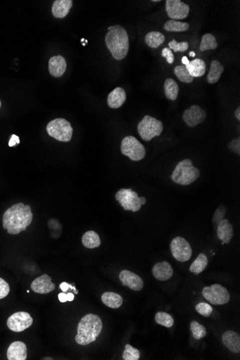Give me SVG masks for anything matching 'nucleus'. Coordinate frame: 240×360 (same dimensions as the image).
I'll use <instances>...</instances> for the list:
<instances>
[{
	"label": "nucleus",
	"mask_w": 240,
	"mask_h": 360,
	"mask_svg": "<svg viewBox=\"0 0 240 360\" xmlns=\"http://www.w3.org/2000/svg\"><path fill=\"white\" fill-rule=\"evenodd\" d=\"M155 320L158 325L171 328L174 325V320L172 316L165 312H158L155 317Z\"/></svg>",
	"instance_id": "33"
},
{
	"label": "nucleus",
	"mask_w": 240,
	"mask_h": 360,
	"mask_svg": "<svg viewBox=\"0 0 240 360\" xmlns=\"http://www.w3.org/2000/svg\"><path fill=\"white\" fill-rule=\"evenodd\" d=\"M122 286H127L129 289L135 291H140L144 287L143 279L135 273L130 271L124 270L121 271L119 276Z\"/></svg>",
	"instance_id": "14"
},
{
	"label": "nucleus",
	"mask_w": 240,
	"mask_h": 360,
	"mask_svg": "<svg viewBox=\"0 0 240 360\" xmlns=\"http://www.w3.org/2000/svg\"><path fill=\"white\" fill-rule=\"evenodd\" d=\"M225 71V68L219 60H215L211 63L210 72L207 75V81L210 84L218 82L221 78L222 73Z\"/></svg>",
	"instance_id": "24"
},
{
	"label": "nucleus",
	"mask_w": 240,
	"mask_h": 360,
	"mask_svg": "<svg viewBox=\"0 0 240 360\" xmlns=\"http://www.w3.org/2000/svg\"><path fill=\"white\" fill-rule=\"evenodd\" d=\"M189 23L179 20L170 19L164 24V30L168 32H185L189 29Z\"/></svg>",
	"instance_id": "29"
},
{
	"label": "nucleus",
	"mask_w": 240,
	"mask_h": 360,
	"mask_svg": "<svg viewBox=\"0 0 240 360\" xmlns=\"http://www.w3.org/2000/svg\"><path fill=\"white\" fill-rule=\"evenodd\" d=\"M185 67L191 76L194 78L203 76L207 69L205 61L200 58H196L192 61H189V64L185 65Z\"/></svg>",
	"instance_id": "23"
},
{
	"label": "nucleus",
	"mask_w": 240,
	"mask_h": 360,
	"mask_svg": "<svg viewBox=\"0 0 240 360\" xmlns=\"http://www.w3.org/2000/svg\"><path fill=\"white\" fill-rule=\"evenodd\" d=\"M121 152L133 161L144 159L146 155L144 145L133 136H127L122 140Z\"/></svg>",
	"instance_id": "7"
},
{
	"label": "nucleus",
	"mask_w": 240,
	"mask_h": 360,
	"mask_svg": "<svg viewBox=\"0 0 240 360\" xmlns=\"http://www.w3.org/2000/svg\"><path fill=\"white\" fill-rule=\"evenodd\" d=\"M235 117H236L237 119H238V120H240V106H238V108H237L236 110H235Z\"/></svg>",
	"instance_id": "45"
},
{
	"label": "nucleus",
	"mask_w": 240,
	"mask_h": 360,
	"mask_svg": "<svg viewBox=\"0 0 240 360\" xmlns=\"http://www.w3.org/2000/svg\"><path fill=\"white\" fill-rule=\"evenodd\" d=\"M102 301L104 305L111 309H118L123 304V299L120 294L113 292H105L102 294Z\"/></svg>",
	"instance_id": "25"
},
{
	"label": "nucleus",
	"mask_w": 240,
	"mask_h": 360,
	"mask_svg": "<svg viewBox=\"0 0 240 360\" xmlns=\"http://www.w3.org/2000/svg\"><path fill=\"white\" fill-rule=\"evenodd\" d=\"M196 310L201 315L205 317H209L213 312V308L211 307L207 303H199L196 306Z\"/></svg>",
	"instance_id": "37"
},
{
	"label": "nucleus",
	"mask_w": 240,
	"mask_h": 360,
	"mask_svg": "<svg viewBox=\"0 0 240 360\" xmlns=\"http://www.w3.org/2000/svg\"><path fill=\"white\" fill-rule=\"evenodd\" d=\"M55 285L52 283L51 278L47 274H43L35 278L31 284V289L39 294H47L54 291Z\"/></svg>",
	"instance_id": "15"
},
{
	"label": "nucleus",
	"mask_w": 240,
	"mask_h": 360,
	"mask_svg": "<svg viewBox=\"0 0 240 360\" xmlns=\"http://www.w3.org/2000/svg\"><path fill=\"white\" fill-rule=\"evenodd\" d=\"M42 360H53V358H42Z\"/></svg>",
	"instance_id": "50"
},
{
	"label": "nucleus",
	"mask_w": 240,
	"mask_h": 360,
	"mask_svg": "<svg viewBox=\"0 0 240 360\" xmlns=\"http://www.w3.org/2000/svg\"><path fill=\"white\" fill-rule=\"evenodd\" d=\"M207 118V112L199 105H192L183 114V119L189 127H197Z\"/></svg>",
	"instance_id": "13"
},
{
	"label": "nucleus",
	"mask_w": 240,
	"mask_h": 360,
	"mask_svg": "<svg viewBox=\"0 0 240 360\" xmlns=\"http://www.w3.org/2000/svg\"><path fill=\"white\" fill-rule=\"evenodd\" d=\"M234 235L233 226L228 219H222L217 225V237L222 240V244H229Z\"/></svg>",
	"instance_id": "19"
},
{
	"label": "nucleus",
	"mask_w": 240,
	"mask_h": 360,
	"mask_svg": "<svg viewBox=\"0 0 240 360\" xmlns=\"http://www.w3.org/2000/svg\"><path fill=\"white\" fill-rule=\"evenodd\" d=\"M165 39L166 37L163 33L158 32V31H153V32H148L145 35V40L148 46L151 48H157L160 45H162L165 41Z\"/></svg>",
	"instance_id": "28"
},
{
	"label": "nucleus",
	"mask_w": 240,
	"mask_h": 360,
	"mask_svg": "<svg viewBox=\"0 0 240 360\" xmlns=\"http://www.w3.org/2000/svg\"><path fill=\"white\" fill-rule=\"evenodd\" d=\"M218 47V42L215 36L212 33H207L203 35L200 44L201 51L207 50H215Z\"/></svg>",
	"instance_id": "31"
},
{
	"label": "nucleus",
	"mask_w": 240,
	"mask_h": 360,
	"mask_svg": "<svg viewBox=\"0 0 240 360\" xmlns=\"http://www.w3.org/2000/svg\"><path fill=\"white\" fill-rule=\"evenodd\" d=\"M225 214H226V207L224 205H220V207L217 208L216 212H215L213 215V221L214 223L216 225H218V224L224 219L225 217Z\"/></svg>",
	"instance_id": "38"
},
{
	"label": "nucleus",
	"mask_w": 240,
	"mask_h": 360,
	"mask_svg": "<svg viewBox=\"0 0 240 360\" xmlns=\"http://www.w3.org/2000/svg\"><path fill=\"white\" fill-rule=\"evenodd\" d=\"M33 218L30 205L23 203L14 204L6 210L3 215V228L9 235H17L26 230Z\"/></svg>",
	"instance_id": "1"
},
{
	"label": "nucleus",
	"mask_w": 240,
	"mask_h": 360,
	"mask_svg": "<svg viewBox=\"0 0 240 360\" xmlns=\"http://www.w3.org/2000/svg\"><path fill=\"white\" fill-rule=\"evenodd\" d=\"M200 175L201 172L199 168L193 165L192 160L185 159L181 160L176 165L171 175V179L177 184L188 186L195 182Z\"/></svg>",
	"instance_id": "4"
},
{
	"label": "nucleus",
	"mask_w": 240,
	"mask_h": 360,
	"mask_svg": "<svg viewBox=\"0 0 240 360\" xmlns=\"http://www.w3.org/2000/svg\"><path fill=\"white\" fill-rule=\"evenodd\" d=\"M19 143V138L18 136L15 135H12L11 137L10 140L9 141V146L13 147L14 145H17Z\"/></svg>",
	"instance_id": "42"
},
{
	"label": "nucleus",
	"mask_w": 240,
	"mask_h": 360,
	"mask_svg": "<svg viewBox=\"0 0 240 360\" xmlns=\"http://www.w3.org/2000/svg\"><path fill=\"white\" fill-rule=\"evenodd\" d=\"M49 72L54 77H61L66 69V61L62 55H55L49 60Z\"/></svg>",
	"instance_id": "20"
},
{
	"label": "nucleus",
	"mask_w": 240,
	"mask_h": 360,
	"mask_svg": "<svg viewBox=\"0 0 240 360\" xmlns=\"http://www.w3.org/2000/svg\"><path fill=\"white\" fill-rule=\"evenodd\" d=\"M115 199L125 211L137 212L143 206L138 194L131 189H121L116 194Z\"/></svg>",
	"instance_id": "9"
},
{
	"label": "nucleus",
	"mask_w": 240,
	"mask_h": 360,
	"mask_svg": "<svg viewBox=\"0 0 240 360\" xmlns=\"http://www.w3.org/2000/svg\"><path fill=\"white\" fill-rule=\"evenodd\" d=\"M222 343L230 352L240 353V336L239 334L233 331H227L222 335Z\"/></svg>",
	"instance_id": "18"
},
{
	"label": "nucleus",
	"mask_w": 240,
	"mask_h": 360,
	"mask_svg": "<svg viewBox=\"0 0 240 360\" xmlns=\"http://www.w3.org/2000/svg\"><path fill=\"white\" fill-rule=\"evenodd\" d=\"M73 299H74V294H72V293H68L67 294V301H73Z\"/></svg>",
	"instance_id": "46"
},
{
	"label": "nucleus",
	"mask_w": 240,
	"mask_h": 360,
	"mask_svg": "<svg viewBox=\"0 0 240 360\" xmlns=\"http://www.w3.org/2000/svg\"><path fill=\"white\" fill-rule=\"evenodd\" d=\"M153 275L158 281H166L172 277L174 270L168 262H161L153 266Z\"/></svg>",
	"instance_id": "17"
},
{
	"label": "nucleus",
	"mask_w": 240,
	"mask_h": 360,
	"mask_svg": "<svg viewBox=\"0 0 240 360\" xmlns=\"http://www.w3.org/2000/svg\"><path fill=\"white\" fill-rule=\"evenodd\" d=\"M140 201H141L142 205H145L146 204V199L145 197H140Z\"/></svg>",
	"instance_id": "48"
},
{
	"label": "nucleus",
	"mask_w": 240,
	"mask_h": 360,
	"mask_svg": "<svg viewBox=\"0 0 240 360\" xmlns=\"http://www.w3.org/2000/svg\"><path fill=\"white\" fill-rule=\"evenodd\" d=\"M208 259L207 257L206 256L204 253H201L199 255L198 258L194 260V263H192V266H190V271L192 273H195V274L198 275L199 273H202L206 269L207 266H208Z\"/></svg>",
	"instance_id": "30"
},
{
	"label": "nucleus",
	"mask_w": 240,
	"mask_h": 360,
	"mask_svg": "<svg viewBox=\"0 0 240 360\" xmlns=\"http://www.w3.org/2000/svg\"><path fill=\"white\" fill-rule=\"evenodd\" d=\"M174 73L181 82L189 83L194 81V77L191 76L185 65H177L174 68Z\"/></svg>",
	"instance_id": "32"
},
{
	"label": "nucleus",
	"mask_w": 240,
	"mask_h": 360,
	"mask_svg": "<svg viewBox=\"0 0 240 360\" xmlns=\"http://www.w3.org/2000/svg\"><path fill=\"white\" fill-rule=\"evenodd\" d=\"M189 55H190L191 57H195L196 53L194 51H191L190 53H189Z\"/></svg>",
	"instance_id": "49"
},
{
	"label": "nucleus",
	"mask_w": 240,
	"mask_h": 360,
	"mask_svg": "<svg viewBox=\"0 0 240 360\" xmlns=\"http://www.w3.org/2000/svg\"><path fill=\"white\" fill-rule=\"evenodd\" d=\"M127 99L126 92L120 87L115 88L109 93L107 98V103L109 107L112 109H118L123 105Z\"/></svg>",
	"instance_id": "21"
},
{
	"label": "nucleus",
	"mask_w": 240,
	"mask_h": 360,
	"mask_svg": "<svg viewBox=\"0 0 240 360\" xmlns=\"http://www.w3.org/2000/svg\"><path fill=\"white\" fill-rule=\"evenodd\" d=\"M103 329L102 319L98 315L86 314L80 321L75 341L80 345H88L95 342Z\"/></svg>",
	"instance_id": "2"
},
{
	"label": "nucleus",
	"mask_w": 240,
	"mask_h": 360,
	"mask_svg": "<svg viewBox=\"0 0 240 360\" xmlns=\"http://www.w3.org/2000/svg\"><path fill=\"white\" fill-rule=\"evenodd\" d=\"M202 295L213 305H225L230 301L228 290L220 284H213L210 287L204 288Z\"/></svg>",
	"instance_id": "8"
},
{
	"label": "nucleus",
	"mask_w": 240,
	"mask_h": 360,
	"mask_svg": "<svg viewBox=\"0 0 240 360\" xmlns=\"http://www.w3.org/2000/svg\"><path fill=\"white\" fill-rule=\"evenodd\" d=\"M228 148L230 151L233 152V153L238 154V155H240V138H235L230 142L228 145Z\"/></svg>",
	"instance_id": "40"
},
{
	"label": "nucleus",
	"mask_w": 240,
	"mask_h": 360,
	"mask_svg": "<svg viewBox=\"0 0 240 360\" xmlns=\"http://www.w3.org/2000/svg\"><path fill=\"white\" fill-rule=\"evenodd\" d=\"M166 6L168 17L174 20L185 19L190 12V6L181 0H167Z\"/></svg>",
	"instance_id": "12"
},
{
	"label": "nucleus",
	"mask_w": 240,
	"mask_h": 360,
	"mask_svg": "<svg viewBox=\"0 0 240 360\" xmlns=\"http://www.w3.org/2000/svg\"><path fill=\"white\" fill-rule=\"evenodd\" d=\"M112 26H110V27H108V30H109V31L110 30H112Z\"/></svg>",
	"instance_id": "52"
},
{
	"label": "nucleus",
	"mask_w": 240,
	"mask_h": 360,
	"mask_svg": "<svg viewBox=\"0 0 240 360\" xmlns=\"http://www.w3.org/2000/svg\"><path fill=\"white\" fill-rule=\"evenodd\" d=\"M9 291L10 289L9 284L4 279L0 278V299L5 298L9 294Z\"/></svg>",
	"instance_id": "39"
},
{
	"label": "nucleus",
	"mask_w": 240,
	"mask_h": 360,
	"mask_svg": "<svg viewBox=\"0 0 240 360\" xmlns=\"http://www.w3.org/2000/svg\"><path fill=\"white\" fill-rule=\"evenodd\" d=\"M9 360H25L27 359V352L25 344L22 342H14L9 345L6 353Z\"/></svg>",
	"instance_id": "16"
},
{
	"label": "nucleus",
	"mask_w": 240,
	"mask_h": 360,
	"mask_svg": "<svg viewBox=\"0 0 240 360\" xmlns=\"http://www.w3.org/2000/svg\"><path fill=\"white\" fill-rule=\"evenodd\" d=\"M193 337L195 340H202L207 335V329L203 325H200L197 321H193L190 325Z\"/></svg>",
	"instance_id": "34"
},
{
	"label": "nucleus",
	"mask_w": 240,
	"mask_h": 360,
	"mask_svg": "<svg viewBox=\"0 0 240 360\" xmlns=\"http://www.w3.org/2000/svg\"><path fill=\"white\" fill-rule=\"evenodd\" d=\"M72 5V0H56L52 6V14L56 18L65 17Z\"/></svg>",
	"instance_id": "22"
},
{
	"label": "nucleus",
	"mask_w": 240,
	"mask_h": 360,
	"mask_svg": "<svg viewBox=\"0 0 240 360\" xmlns=\"http://www.w3.org/2000/svg\"><path fill=\"white\" fill-rule=\"evenodd\" d=\"M58 299L61 303L66 302V301H67V294L63 292L60 293V294H58Z\"/></svg>",
	"instance_id": "44"
},
{
	"label": "nucleus",
	"mask_w": 240,
	"mask_h": 360,
	"mask_svg": "<svg viewBox=\"0 0 240 360\" xmlns=\"http://www.w3.org/2000/svg\"><path fill=\"white\" fill-rule=\"evenodd\" d=\"M152 1H153V2H159V1H161V0H152Z\"/></svg>",
	"instance_id": "51"
},
{
	"label": "nucleus",
	"mask_w": 240,
	"mask_h": 360,
	"mask_svg": "<svg viewBox=\"0 0 240 360\" xmlns=\"http://www.w3.org/2000/svg\"><path fill=\"white\" fill-rule=\"evenodd\" d=\"M47 132L50 137L60 142H69L72 138L73 128L66 119L57 118L47 125Z\"/></svg>",
	"instance_id": "5"
},
{
	"label": "nucleus",
	"mask_w": 240,
	"mask_h": 360,
	"mask_svg": "<svg viewBox=\"0 0 240 360\" xmlns=\"http://www.w3.org/2000/svg\"><path fill=\"white\" fill-rule=\"evenodd\" d=\"M105 42L112 56L116 60H122L129 51V37L126 30L121 25L112 26V30L106 35Z\"/></svg>",
	"instance_id": "3"
},
{
	"label": "nucleus",
	"mask_w": 240,
	"mask_h": 360,
	"mask_svg": "<svg viewBox=\"0 0 240 360\" xmlns=\"http://www.w3.org/2000/svg\"><path fill=\"white\" fill-rule=\"evenodd\" d=\"M171 251L173 256L179 262H186L192 256V248L190 244L181 237L173 239L171 243Z\"/></svg>",
	"instance_id": "10"
},
{
	"label": "nucleus",
	"mask_w": 240,
	"mask_h": 360,
	"mask_svg": "<svg viewBox=\"0 0 240 360\" xmlns=\"http://www.w3.org/2000/svg\"><path fill=\"white\" fill-rule=\"evenodd\" d=\"M140 353L138 349L134 348L131 345H125V350L122 355L124 360H138L140 359Z\"/></svg>",
	"instance_id": "35"
},
{
	"label": "nucleus",
	"mask_w": 240,
	"mask_h": 360,
	"mask_svg": "<svg viewBox=\"0 0 240 360\" xmlns=\"http://www.w3.org/2000/svg\"><path fill=\"white\" fill-rule=\"evenodd\" d=\"M189 45L188 42H179L176 40H173L168 43V48L174 50L175 53L186 51L189 49Z\"/></svg>",
	"instance_id": "36"
},
{
	"label": "nucleus",
	"mask_w": 240,
	"mask_h": 360,
	"mask_svg": "<svg viewBox=\"0 0 240 360\" xmlns=\"http://www.w3.org/2000/svg\"><path fill=\"white\" fill-rule=\"evenodd\" d=\"M139 135L144 141H150L152 139L161 135L163 124L161 121L150 115H145L138 125Z\"/></svg>",
	"instance_id": "6"
},
{
	"label": "nucleus",
	"mask_w": 240,
	"mask_h": 360,
	"mask_svg": "<svg viewBox=\"0 0 240 360\" xmlns=\"http://www.w3.org/2000/svg\"><path fill=\"white\" fill-rule=\"evenodd\" d=\"M84 41H85L84 39V38L81 39V42H84Z\"/></svg>",
	"instance_id": "53"
},
{
	"label": "nucleus",
	"mask_w": 240,
	"mask_h": 360,
	"mask_svg": "<svg viewBox=\"0 0 240 360\" xmlns=\"http://www.w3.org/2000/svg\"><path fill=\"white\" fill-rule=\"evenodd\" d=\"M83 245L85 248L88 249H94L99 248L101 245V240L99 235L94 231H88L83 235Z\"/></svg>",
	"instance_id": "26"
},
{
	"label": "nucleus",
	"mask_w": 240,
	"mask_h": 360,
	"mask_svg": "<svg viewBox=\"0 0 240 360\" xmlns=\"http://www.w3.org/2000/svg\"><path fill=\"white\" fill-rule=\"evenodd\" d=\"M33 322L31 316L27 312H17L9 317L6 325L14 332H22L31 327Z\"/></svg>",
	"instance_id": "11"
},
{
	"label": "nucleus",
	"mask_w": 240,
	"mask_h": 360,
	"mask_svg": "<svg viewBox=\"0 0 240 360\" xmlns=\"http://www.w3.org/2000/svg\"><path fill=\"white\" fill-rule=\"evenodd\" d=\"M82 45H84V46H85V45H86V43H82Z\"/></svg>",
	"instance_id": "54"
},
{
	"label": "nucleus",
	"mask_w": 240,
	"mask_h": 360,
	"mask_svg": "<svg viewBox=\"0 0 240 360\" xmlns=\"http://www.w3.org/2000/svg\"><path fill=\"white\" fill-rule=\"evenodd\" d=\"M60 289L63 291V293H66L68 291V290L69 289V284H67L66 282L62 283V284L60 285Z\"/></svg>",
	"instance_id": "43"
},
{
	"label": "nucleus",
	"mask_w": 240,
	"mask_h": 360,
	"mask_svg": "<svg viewBox=\"0 0 240 360\" xmlns=\"http://www.w3.org/2000/svg\"><path fill=\"white\" fill-rule=\"evenodd\" d=\"M182 63H183V64L185 65L189 64V60L188 59L187 57H186V56L183 57Z\"/></svg>",
	"instance_id": "47"
},
{
	"label": "nucleus",
	"mask_w": 240,
	"mask_h": 360,
	"mask_svg": "<svg viewBox=\"0 0 240 360\" xmlns=\"http://www.w3.org/2000/svg\"><path fill=\"white\" fill-rule=\"evenodd\" d=\"M164 90L167 99L172 101L176 100L179 96V87L174 79L169 78L165 81Z\"/></svg>",
	"instance_id": "27"
},
{
	"label": "nucleus",
	"mask_w": 240,
	"mask_h": 360,
	"mask_svg": "<svg viewBox=\"0 0 240 360\" xmlns=\"http://www.w3.org/2000/svg\"><path fill=\"white\" fill-rule=\"evenodd\" d=\"M162 56L166 58V60L169 64H173L174 63V55L172 50L168 47H165L162 50Z\"/></svg>",
	"instance_id": "41"
},
{
	"label": "nucleus",
	"mask_w": 240,
	"mask_h": 360,
	"mask_svg": "<svg viewBox=\"0 0 240 360\" xmlns=\"http://www.w3.org/2000/svg\"><path fill=\"white\" fill-rule=\"evenodd\" d=\"M0 107H1V101H0Z\"/></svg>",
	"instance_id": "55"
}]
</instances>
